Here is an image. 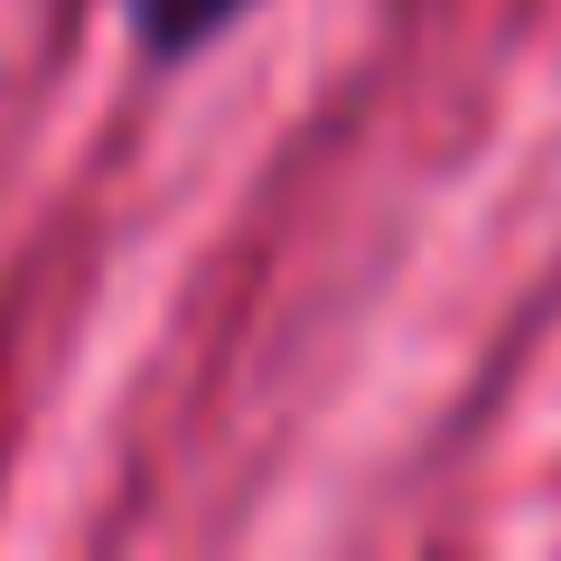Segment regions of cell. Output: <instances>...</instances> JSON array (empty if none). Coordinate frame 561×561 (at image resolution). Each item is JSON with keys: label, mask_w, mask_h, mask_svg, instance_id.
I'll use <instances>...</instances> for the list:
<instances>
[{"label": "cell", "mask_w": 561, "mask_h": 561, "mask_svg": "<svg viewBox=\"0 0 561 561\" xmlns=\"http://www.w3.org/2000/svg\"><path fill=\"white\" fill-rule=\"evenodd\" d=\"M243 10H253V0H131V38H140V57L179 66V57H197L206 38H225Z\"/></svg>", "instance_id": "6da1fadb"}]
</instances>
